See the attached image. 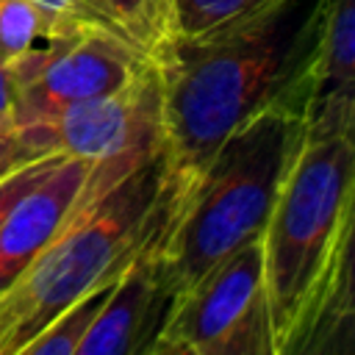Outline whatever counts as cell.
Returning <instances> with one entry per match:
<instances>
[{"label":"cell","mask_w":355,"mask_h":355,"mask_svg":"<svg viewBox=\"0 0 355 355\" xmlns=\"http://www.w3.org/2000/svg\"><path fill=\"white\" fill-rule=\"evenodd\" d=\"M324 0H272L200 36H169L155 53L164 175L183 186L211 153L269 105L305 114Z\"/></svg>","instance_id":"6da1fadb"},{"label":"cell","mask_w":355,"mask_h":355,"mask_svg":"<svg viewBox=\"0 0 355 355\" xmlns=\"http://www.w3.org/2000/svg\"><path fill=\"white\" fill-rule=\"evenodd\" d=\"M169 191L164 150L97 161L69 222L0 291V355H19L72 300L114 283L164 225Z\"/></svg>","instance_id":"7a4b0ae2"},{"label":"cell","mask_w":355,"mask_h":355,"mask_svg":"<svg viewBox=\"0 0 355 355\" xmlns=\"http://www.w3.org/2000/svg\"><path fill=\"white\" fill-rule=\"evenodd\" d=\"M302 133V111L269 105L236 128L183 186H169V211L150 247L172 297L263 236Z\"/></svg>","instance_id":"3957f363"},{"label":"cell","mask_w":355,"mask_h":355,"mask_svg":"<svg viewBox=\"0 0 355 355\" xmlns=\"http://www.w3.org/2000/svg\"><path fill=\"white\" fill-rule=\"evenodd\" d=\"M355 194V130L305 125L269 211L263 286L275 355L302 352L327 302Z\"/></svg>","instance_id":"277c9868"},{"label":"cell","mask_w":355,"mask_h":355,"mask_svg":"<svg viewBox=\"0 0 355 355\" xmlns=\"http://www.w3.org/2000/svg\"><path fill=\"white\" fill-rule=\"evenodd\" d=\"M150 355H275L261 236L172 297Z\"/></svg>","instance_id":"5b68a950"},{"label":"cell","mask_w":355,"mask_h":355,"mask_svg":"<svg viewBox=\"0 0 355 355\" xmlns=\"http://www.w3.org/2000/svg\"><path fill=\"white\" fill-rule=\"evenodd\" d=\"M19 130L39 155L105 161L133 153H158L164 150L158 67L153 64L139 80L114 94L75 103L44 122L19 125Z\"/></svg>","instance_id":"8992f818"},{"label":"cell","mask_w":355,"mask_h":355,"mask_svg":"<svg viewBox=\"0 0 355 355\" xmlns=\"http://www.w3.org/2000/svg\"><path fill=\"white\" fill-rule=\"evenodd\" d=\"M153 64V55L128 36L108 28H86L17 86L14 122H44L75 103L114 94L139 80Z\"/></svg>","instance_id":"52a82bcc"},{"label":"cell","mask_w":355,"mask_h":355,"mask_svg":"<svg viewBox=\"0 0 355 355\" xmlns=\"http://www.w3.org/2000/svg\"><path fill=\"white\" fill-rule=\"evenodd\" d=\"M94 164L97 161L75 155L58 158L8 208L0 225V291L14 283L69 222L89 191Z\"/></svg>","instance_id":"ba28073f"},{"label":"cell","mask_w":355,"mask_h":355,"mask_svg":"<svg viewBox=\"0 0 355 355\" xmlns=\"http://www.w3.org/2000/svg\"><path fill=\"white\" fill-rule=\"evenodd\" d=\"M153 239L116 277L100 313L78 344V355H150L172 302L153 258Z\"/></svg>","instance_id":"9c48e42d"},{"label":"cell","mask_w":355,"mask_h":355,"mask_svg":"<svg viewBox=\"0 0 355 355\" xmlns=\"http://www.w3.org/2000/svg\"><path fill=\"white\" fill-rule=\"evenodd\" d=\"M305 125L355 130V0H324Z\"/></svg>","instance_id":"30bf717a"},{"label":"cell","mask_w":355,"mask_h":355,"mask_svg":"<svg viewBox=\"0 0 355 355\" xmlns=\"http://www.w3.org/2000/svg\"><path fill=\"white\" fill-rule=\"evenodd\" d=\"M86 28L100 25L55 14L33 0H0V64L19 86Z\"/></svg>","instance_id":"8fae6325"},{"label":"cell","mask_w":355,"mask_h":355,"mask_svg":"<svg viewBox=\"0 0 355 355\" xmlns=\"http://www.w3.org/2000/svg\"><path fill=\"white\" fill-rule=\"evenodd\" d=\"M302 352H355V194L338 269L322 316Z\"/></svg>","instance_id":"7c38bea8"},{"label":"cell","mask_w":355,"mask_h":355,"mask_svg":"<svg viewBox=\"0 0 355 355\" xmlns=\"http://www.w3.org/2000/svg\"><path fill=\"white\" fill-rule=\"evenodd\" d=\"M116 283V280H114ZM114 283H103L78 300H72L64 311H58L25 347L19 355H78V344L83 341L86 330L92 327L94 316L100 313L105 297L111 294Z\"/></svg>","instance_id":"4fadbf2b"},{"label":"cell","mask_w":355,"mask_h":355,"mask_svg":"<svg viewBox=\"0 0 355 355\" xmlns=\"http://www.w3.org/2000/svg\"><path fill=\"white\" fill-rule=\"evenodd\" d=\"M272 0H169V36H200Z\"/></svg>","instance_id":"5bb4252c"},{"label":"cell","mask_w":355,"mask_h":355,"mask_svg":"<svg viewBox=\"0 0 355 355\" xmlns=\"http://www.w3.org/2000/svg\"><path fill=\"white\" fill-rule=\"evenodd\" d=\"M108 19L133 39L150 55L169 39V22L161 8V0H94Z\"/></svg>","instance_id":"9a60e30c"},{"label":"cell","mask_w":355,"mask_h":355,"mask_svg":"<svg viewBox=\"0 0 355 355\" xmlns=\"http://www.w3.org/2000/svg\"><path fill=\"white\" fill-rule=\"evenodd\" d=\"M58 158H64V155H39V158H31V161L8 169L6 175H0V225H3V216L8 214V208L19 200V194L25 189H31Z\"/></svg>","instance_id":"2e32d148"},{"label":"cell","mask_w":355,"mask_h":355,"mask_svg":"<svg viewBox=\"0 0 355 355\" xmlns=\"http://www.w3.org/2000/svg\"><path fill=\"white\" fill-rule=\"evenodd\" d=\"M39 158V153L25 141L22 130L17 122H0V175H6L8 169Z\"/></svg>","instance_id":"e0dca14e"},{"label":"cell","mask_w":355,"mask_h":355,"mask_svg":"<svg viewBox=\"0 0 355 355\" xmlns=\"http://www.w3.org/2000/svg\"><path fill=\"white\" fill-rule=\"evenodd\" d=\"M33 3H39V6H44V8L55 11V14H64V17H72V19H80V22L100 25V28H108V31L122 33V31L105 17V11H103L94 0H33ZM122 36H125V33H122ZM130 42H133V39H130Z\"/></svg>","instance_id":"ac0fdd59"},{"label":"cell","mask_w":355,"mask_h":355,"mask_svg":"<svg viewBox=\"0 0 355 355\" xmlns=\"http://www.w3.org/2000/svg\"><path fill=\"white\" fill-rule=\"evenodd\" d=\"M14 97H17L14 78L0 64V122H14Z\"/></svg>","instance_id":"d6986e66"},{"label":"cell","mask_w":355,"mask_h":355,"mask_svg":"<svg viewBox=\"0 0 355 355\" xmlns=\"http://www.w3.org/2000/svg\"><path fill=\"white\" fill-rule=\"evenodd\" d=\"M161 8H164V14H166V22H169V0H161Z\"/></svg>","instance_id":"ffe728a7"},{"label":"cell","mask_w":355,"mask_h":355,"mask_svg":"<svg viewBox=\"0 0 355 355\" xmlns=\"http://www.w3.org/2000/svg\"><path fill=\"white\" fill-rule=\"evenodd\" d=\"M105 17H108V14H105Z\"/></svg>","instance_id":"44dd1931"}]
</instances>
